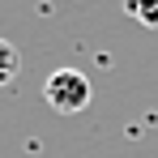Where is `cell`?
Wrapping results in <instances>:
<instances>
[{
	"mask_svg": "<svg viewBox=\"0 0 158 158\" xmlns=\"http://www.w3.org/2000/svg\"><path fill=\"white\" fill-rule=\"evenodd\" d=\"M43 98H47V107L60 111V115H77V111L90 107L94 90H90V77H85L81 69H56L52 77L43 81Z\"/></svg>",
	"mask_w": 158,
	"mask_h": 158,
	"instance_id": "1",
	"label": "cell"
},
{
	"mask_svg": "<svg viewBox=\"0 0 158 158\" xmlns=\"http://www.w3.org/2000/svg\"><path fill=\"white\" fill-rule=\"evenodd\" d=\"M17 73H22V52H17L13 43L0 39V85H13Z\"/></svg>",
	"mask_w": 158,
	"mask_h": 158,
	"instance_id": "2",
	"label": "cell"
},
{
	"mask_svg": "<svg viewBox=\"0 0 158 158\" xmlns=\"http://www.w3.org/2000/svg\"><path fill=\"white\" fill-rule=\"evenodd\" d=\"M128 13L141 22V26L158 30V0H128Z\"/></svg>",
	"mask_w": 158,
	"mask_h": 158,
	"instance_id": "3",
	"label": "cell"
}]
</instances>
